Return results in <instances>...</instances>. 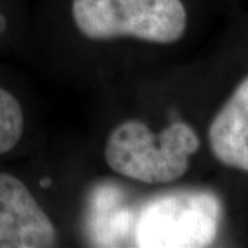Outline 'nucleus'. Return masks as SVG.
<instances>
[{"label":"nucleus","mask_w":248,"mask_h":248,"mask_svg":"<svg viewBox=\"0 0 248 248\" xmlns=\"http://www.w3.org/2000/svg\"><path fill=\"white\" fill-rule=\"evenodd\" d=\"M200 148L196 131L174 122L153 133L142 120H125L108 137L104 159L113 172L149 185H167L186 174Z\"/></svg>","instance_id":"obj_1"},{"label":"nucleus","mask_w":248,"mask_h":248,"mask_svg":"<svg viewBox=\"0 0 248 248\" xmlns=\"http://www.w3.org/2000/svg\"><path fill=\"white\" fill-rule=\"evenodd\" d=\"M71 17L90 40L134 37L172 45L182 39L187 25L182 0H71Z\"/></svg>","instance_id":"obj_2"},{"label":"nucleus","mask_w":248,"mask_h":248,"mask_svg":"<svg viewBox=\"0 0 248 248\" xmlns=\"http://www.w3.org/2000/svg\"><path fill=\"white\" fill-rule=\"evenodd\" d=\"M25 120L18 99L0 87V155L16 148L22 134Z\"/></svg>","instance_id":"obj_6"},{"label":"nucleus","mask_w":248,"mask_h":248,"mask_svg":"<svg viewBox=\"0 0 248 248\" xmlns=\"http://www.w3.org/2000/svg\"><path fill=\"white\" fill-rule=\"evenodd\" d=\"M57 244L55 226L27 185L9 172H0V248Z\"/></svg>","instance_id":"obj_4"},{"label":"nucleus","mask_w":248,"mask_h":248,"mask_svg":"<svg viewBox=\"0 0 248 248\" xmlns=\"http://www.w3.org/2000/svg\"><path fill=\"white\" fill-rule=\"evenodd\" d=\"M208 143L223 166L248 172V76L213 119Z\"/></svg>","instance_id":"obj_5"},{"label":"nucleus","mask_w":248,"mask_h":248,"mask_svg":"<svg viewBox=\"0 0 248 248\" xmlns=\"http://www.w3.org/2000/svg\"><path fill=\"white\" fill-rule=\"evenodd\" d=\"M221 221V203L204 190L174 192L156 197L140 214L138 247H207Z\"/></svg>","instance_id":"obj_3"}]
</instances>
